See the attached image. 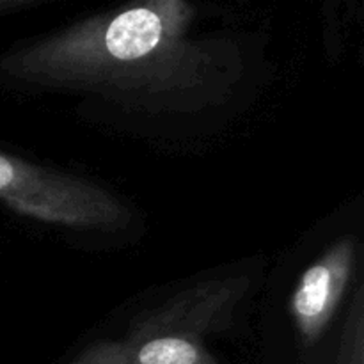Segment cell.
Returning a JSON list of instances; mask_svg holds the SVG:
<instances>
[{
	"label": "cell",
	"instance_id": "obj_1",
	"mask_svg": "<svg viewBox=\"0 0 364 364\" xmlns=\"http://www.w3.org/2000/svg\"><path fill=\"white\" fill-rule=\"evenodd\" d=\"M192 25L191 0H124L16 46L0 73L137 112H205L230 98L244 66L237 43L194 36Z\"/></svg>",
	"mask_w": 364,
	"mask_h": 364
},
{
	"label": "cell",
	"instance_id": "obj_2",
	"mask_svg": "<svg viewBox=\"0 0 364 364\" xmlns=\"http://www.w3.org/2000/svg\"><path fill=\"white\" fill-rule=\"evenodd\" d=\"M249 287L244 276L192 284L139 315L127 336L92 345L73 364H217L203 338L231 322Z\"/></svg>",
	"mask_w": 364,
	"mask_h": 364
},
{
	"label": "cell",
	"instance_id": "obj_3",
	"mask_svg": "<svg viewBox=\"0 0 364 364\" xmlns=\"http://www.w3.org/2000/svg\"><path fill=\"white\" fill-rule=\"evenodd\" d=\"M0 201L41 223L87 231H117L132 215L98 183L0 153Z\"/></svg>",
	"mask_w": 364,
	"mask_h": 364
},
{
	"label": "cell",
	"instance_id": "obj_4",
	"mask_svg": "<svg viewBox=\"0 0 364 364\" xmlns=\"http://www.w3.org/2000/svg\"><path fill=\"white\" fill-rule=\"evenodd\" d=\"M358 262V238L334 242L299 279L290 299V313L306 345L322 338L343 301Z\"/></svg>",
	"mask_w": 364,
	"mask_h": 364
},
{
	"label": "cell",
	"instance_id": "obj_5",
	"mask_svg": "<svg viewBox=\"0 0 364 364\" xmlns=\"http://www.w3.org/2000/svg\"><path fill=\"white\" fill-rule=\"evenodd\" d=\"M32 2H36V0H0V14L9 13V11L18 9V7L28 6Z\"/></svg>",
	"mask_w": 364,
	"mask_h": 364
}]
</instances>
